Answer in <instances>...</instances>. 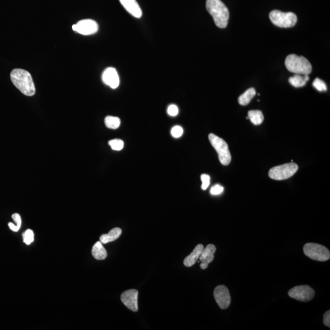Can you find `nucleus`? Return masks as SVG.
I'll list each match as a JSON object with an SVG mask.
<instances>
[{
  "instance_id": "5701e85b",
  "label": "nucleus",
  "mask_w": 330,
  "mask_h": 330,
  "mask_svg": "<svg viewBox=\"0 0 330 330\" xmlns=\"http://www.w3.org/2000/svg\"><path fill=\"white\" fill-rule=\"evenodd\" d=\"M23 242L28 245L31 244L33 242L34 238V235L33 231L31 229H27V231L23 234Z\"/></svg>"
},
{
  "instance_id": "4be33fe9",
  "label": "nucleus",
  "mask_w": 330,
  "mask_h": 330,
  "mask_svg": "<svg viewBox=\"0 0 330 330\" xmlns=\"http://www.w3.org/2000/svg\"><path fill=\"white\" fill-rule=\"evenodd\" d=\"M12 218L14 221L16 222V224H14L13 223H9L8 226L11 230L14 232H17L19 231L21 225H22V219H21L20 215L18 214H15L12 215Z\"/></svg>"
},
{
  "instance_id": "a878e982",
  "label": "nucleus",
  "mask_w": 330,
  "mask_h": 330,
  "mask_svg": "<svg viewBox=\"0 0 330 330\" xmlns=\"http://www.w3.org/2000/svg\"><path fill=\"white\" fill-rule=\"evenodd\" d=\"M183 128L179 126H174V127H173L172 131H171V133H172L173 137L176 138V139L181 137L182 134H183Z\"/></svg>"
},
{
  "instance_id": "7ed1b4c3",
  "label": "nucleus",
  "mask_w": 330,
  "mask_h": 330,
  "mask_svg": "<svg viewBox=\"0 0 330 330\" xmlns=\"http://www.w3.org/2000/svg\"><path fill=\"white\" fill-rule=\"evenodd\" d=\"M285 65L288 71L296 74L309 75L312 71L311 63L306 58L294 54L287 56Z\"/></svg>"
},
{
  "instance_id": "4468645a",
  "label": "nucleus",
  "mask_w": 330,
  "mask_h": 330,
  "mask_svg": "<svg viewBox=\"0 0 330 330\" xmlns=\"http://www.w3.org/2000/svg\"><path fill=\"white\" fill-rule=\"evenodd\" d=\"M126 10L136 18H141L142 13L141 8L136 0H119Z\"/></svg>"
},
{
  "instance_id": "f3484780",
  "label": "nucleus",
  "mask_w": 330,
  "mask_h": 330,
  "mask_svg": "<svg viewBox=\"0 0 330 330\" xmlns=\"http://www.w3.org/2000/svg\"><path fill=\"white\" fill-rule=\"evenodd\" d=\"M92 254L97 260H104L107 258V252L101 242L99 241L94 245L92 249Z\"/></svg>"
},
{
  "instance_id": "0eeeda50",
  "label": "nucleus",
  "mask_w": 330,
  "mask_h": 330,
  "mask_svg": "<svg viewBox=\"0 0 330 330\" xmlns=\"http://www.w3.org/2000/svg\"><path fill=\"white\" fill-rule=\"evenodd\" d=\"M299 169L296 163H291L273 167L269 171V177L276 181H283L289 179L296 174Z\"/></svg>"
},
{
  "instance_id": "bb28decb",
  "label": "nucleus",
  "mask_w": 330,
  "mask_h": 330,
  "mask_svg": "<svg viewBox=\"0 0 330 330\" xmlns=\"http://www.w3.org/2000/svg\"><path fill=\"white\" fill-rule=\"evenodd\" d=\"M201 181H202V189L203 190L207 189L210 185V177L209 175L203 174L201 176Z\"/></svg>"
},
{
  "instance_id": "c756f323",
  "label": "nucleus",
  "mask_w": 330,
  "mask_h": 330,
  "mask_svg": "<svg viewBox=\"0 0 330 330\" xmlns=\"http://www.w3.org/2000/svg\"><path fill=\"white\" fill-rule=\"evenodd\" d=\"M324 324L327 327H330V311H328L324 315Z\"/></svg>"
},
{
  "instance_id": "423d86ee",
  "label": "nucleus",
  "mask_w": 330,
  "mask_h": 330,
  "mask_svg": "<svg viewBox=\"0 0 330 330\" xmlns=\"http://www.w3.org/2000/svg\"><path fill=\"white\" fill-rule=\"evenodd\" d=\"M271 22L280 28H291L294 27L297 22V17L294 13H283V12L274 10L269 15Z\"/></svg>"
},
{
  "instance_id": "f257e3e1",
  "label": "nucleus",
  "mask_w": 330,
  "mask_h": 330,
  "mask_svg": "<svg viewBox=\"0 0 330 330\" xmlns=\"http://www.w3.org/2000/svg\"><path fill=\"white\" fill-rule=\"evenodd\" d=\"M11 79L16 87L23 94L32 96L36 93V88L31 74L25 70L14 69L11 73Z\"/></svg>"
},
{
  "instance_id": "9b49d317",
  "label": "nucleus",
  "mask_w": 330,
  "mask_h": 330,
  "mask_svg": "<svg viewBox=\"0 0 330 330\" xmlns=\"http://www.w3.org/2000/svg\"><path fill=\"white\" fill-rule=\"evenodd\" d=\"M99 29V26L95 21L86 19L79 21L76 24V32L82 35L95 34Z\"/></svg>"
},
{
  "instance_id": "b1692460",
  "label": "nucleus",
  "mask_w": 330,
  "mask_h": 330,
  "mask_svg": "<svg viewBox=\"0 0 330 330\" xmlns=\"http://www.w3.org/2000/svg\"><path fill=\"white\" fill-rule=\"evenodd\" d=\"M109 144L110 147H111V149L114 150V151H121L124 147V142L123 140L119 139L110 140L109 142Z\"/></svg>"
},
{
  "instance_id": "9d476101",
  "label": "nucleus",
  "mask_w": 330,
  "mask_h": 330,
  "mask_svg": "<svg viewBox=\"0 0 330 330\" xmlns=\"http://www.w3.org/2000/svg\"><path fill=\"white\" fill-rule=\"evenodd\" d=\"M138 297L139 291L135 289H130L124 292L121 294V299L126 307L133 312H137L139 310Z\"/></svg>"
},
{
  "instance_id": "7c9ffc66",
  "label": "nucleus",
  "mask_w": 330,
  "mask_h": 330,
  "mask_svg": "<svg viewBox=\"0 0 330 330\" xmlns=\"http://www.w3.org/2000/svg\"><path fill=\"white\" fill-rule=\"evenodd\" d=\"M72 29H73L74 31H76V25L72 26Z\"/></svg>"
},
{
  "instance_id": "c85d7f7f",
  "label": "nucleus",
  "mask_w": 330,
  "mask_h": 330,
  "mask_svg": "<svg viewBox=\"0 0 330 330\" xmlns=\"http://www.w3.org/2000/svg\"><path fill=\"white\" fill-rule=\"evenodd\" d=\"M168 113L169 115L172 116H177L179 113V109L175 105H170L168 108Z\"/></svg>"
},
{
  "instance_id": "dca6fc26",
  "label": "nucleus",
  "mask_w": 330,
  "mask_h": 330,
  "mask_svg": "<svg viewBox=\"0 0 330 330\" xmlns=\"http://www.w3.org/2000/svg\"><path fill=\"white\" fill-rule=\"evenodd\" d=\"M122 234L121 228H115L112 229L107 235H103L100 236V242L102 244H107L110 242H113L120 237Z\"/></svg>"
},
{
  "instance_id": "6ab92c4d",
  "label": "nucleus",
  "mask_w": 330,
  "mask_h": 330,
  "mask_svg": "<svg viewBox=\"0 0 330 330\" xmlns=\"http://www.w3.org/2000/svg\"><path fill=\"white\" fill-rule=\"evenodd\" d=\"M255 95H256V90H254V88H250L246 91L243 94L240 95V97H238V103L241 105L245 106V105L250 104V102H251V99L254 97Z\"/></svg>"
},
{
  "instance_id": "39448f33",
  "label": "nucleus",
  "mask_w": 330,
  "mask_h": 330,
  "mask_svg": "<svg viewBox=\"0 0 330 330\" xmlns=\"http://www.w3.org/2000/svg\"><path fill=\"white\" fill-rule=\"evenodd\" d=\"M304 253L314 261L324 262L330 259V252L326 247L318 243H309L304 246Z\"/></svg>"
},
{
  "instance_id": "20e7f679",
  "label": "nucleus",
  "mask_w": 330,
  "mask_h": 330,
  "mask_svg": "<svg viewBox=\"0 0 330 330\" xmlns=\"http://www.w3.org/2000/svg\"><path fill=\"white\" fill-rule=\"evenodd\" d=\"M209 139L210 143L219 154L220 162L223 165H228L231 161V155L228 144L221 138L213 134V133L209 134Z\"/></svg>"
},
{
  "instance_id": "a211bd4d",
  "label": "nucleus",
  "mask_w": 330,
  "mask_h": 330,
  "mask_svg": "<svg viewBox=\"0 0 330 330\" xmlns=\"http://www.w3.org/2000/svg\"><path fill=\"white\" fill-rule=\"evenodd\" d=\"M309 79L310 78H309L308 75H303L302 76L301 75L296 74L294 77L289 78V82L295 88H301L306 85Z\"/></svg>"
},
{
  "instance_id": "412c9836",
  "label": "nucleus",
  "mask_w": 330,
  "mask_h": 330,
  "mask_svg": "<svg viewBox=\"0 0 330 330\" xmlns=\"http://www.w3.org/2000/svg\"><path fill=\"white\" fill-rule=\"evenodd\" d=\"M105 124L107 127L116 129L120 126L121 120L118 117L108 116L105 119Z\"/></svg>"
},
{
  "instance_id": "1a4fd4ad",
  "label": "nucleus",
  "mask_w": 330,
  "mask_h": 330,
  "mask_svg": "<svg viewBox=\"0 0 330 330\" xmlns=\"http://www.w3.org/2000/svg\"><path fill=\"white\" fill-rule=\"evenodd\" d=\"M214 296L218 305L222 310H226L230 306L231 302L230 293L225 285H220L215 288Z\"/></svg>"
},
{
  "instance_id": "2eb2a0df",
  "label": "nucleus",
  "mask_w": 330,
  "mask_h": 330,
  "mask_svg": "<svg viewBox=\"0 0 330 330\" xmlns=\"http://www.w3.org/2000/svg\"><path fill=\"white\" fill-rule=\"evenodd\" d=\"M203 249V245L199 244L196 246L193 252L185 258L184 261V266L187 267H190L195 265L196 262L200 258L201 252H202Z\"/></svg>"
},
{
  "instance_id": "ddd939ff",
  "label": "nucleus",
  "mask_w": 330,
  "mask_h": 330,
  "mask_svg": "<svg viewBox=\"0 0 330 330\" xmlns=\"http://www.w3.org/2000/svg\"><path fill=\"white\" fill-rule=\"evenodd\" d=\"M216 247L213 244H209L203 250L200 255V261L201 262L200 267L203 270L208 267V266L211 263L214 259V254L216 251Z\"/></svg>"
},
{
  "instance_id": "f03ea898",
  "label": "nucleus",
  "mask_w": 330,
  "mask_h": 330,
  "mask_svg": "<svg viewBox=\"0 0 330 330\" xmlns=\"http://www.w3.org/2000/svg\"><path fill=\"white\" fill-rule=\"evenodd\" d=\"M206 9L220 29H225L228 24L229 12L221 0H207Z\"/></svg>"
},
{
  "instance_id": "6e6552de",
  "label": "nucleus",
  "mask_w": 330,
  "mask_h": 330,
  "mask_svg": "<svg viewBox=\"0 0 330 330\" xmlns=\"http://www.w3.org/2000/svg\"><path fill=\"white\" fill-rule=\"evenodd\" d=\"M288 294L291 298L297 300L307 302L313 299L315 292L309 285H302L292 288L288 292Z\"/></svg>"
},
{
  "instance_id": "393cba45",
  "label": "nucleus",
  "mask_w": 330,
  "mask_h": 330,
  "mask_svg": "<svg viewBox=\"0 0 330 330\" xmlns=\"http://www.w3.org/2000/svg\"><path fill=\"white\" fill-rule=\"evenodd\" d=\"M313 85L316 90L323 92V91H326L327 90V86L325 82L319 78L315 79L313 81Z\"/></svg>"
},
{
  "instance_id": "f8f14e48",
  "label": "nucleus",
  "mask_w": 330,
  "mask_h": 330,
  "mask_svg": "<svg viewBox=\"0 0 330 330\" xmlns=\"http://www.w3.org/2000/svg\"><path fill=\"white\" fill-rule=\"evenodd\" d=\"M102 80L105 85L112 89L118 88L120 83L118 72L113 67H109L105 70L102 74Z\"/></svg>"
},
{
  "instance_id": "cd10ccee",
  "label": "nucleus",
  "mask_w": 330,
  "mask_h": 330,
  "mask_svg": "<svg viewBox=\"0 0 330 330\" xmlns=\"http://www.w3.org/2000/svg\"><path fill=\"white\" fill-rule=\"evenodd\" d=\"M224 188L223 187L220 186V185H215V186L212 187L210 189V193L212 195H219L220 194L223 193Z\"/></svg>"
},
{
  "instance_id": "aec40b11",
  "label": "nucleus",
  "mask_w": 330,
  "mask_h": 330,
  "mask_svg": "<svg viewBox=\"0 0 330 330\" xmlns=\"http://www.w3.org/2000/svg\"><path fill=\"white\" fill-rule=\"evenodd\" d=\"M249 119L255 126H259L263 123L264 117L260 110H251L249 111Z\"/></svg>"
}]
</instances>
